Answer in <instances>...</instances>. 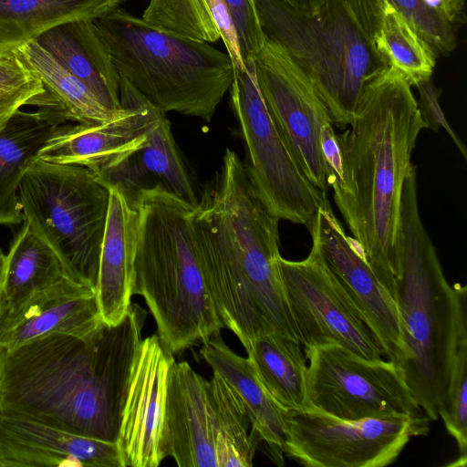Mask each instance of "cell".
Returning <instances> with one entry per match:
<instances>
[{
  "instance_id": "obj_1",
  "label": "cell",
  "mask_w": 467,
  "mask_h": 467,
  "mask_svg": "<svg viewBox=\"0 0 467 467\" xmlns=\"http://www.w3.org/2000/svg\"><path fill=\"white\" fill-rule=\"evenodd\" d=\"M146 317L131 303L119 323L87 335L53 333L0 348V414L117 442Z\"/></svg>"
},
{
  "instance_id": "obj_2",
  "label": "cell",
  "mask_w": 467,
  "mask_h": 467,
  "mask_svg": "<svg viewBox=\"0 0 467 467\" xmlns=\"http://www.w3.org/2000/svg\"><path fill=\"white\" fill-rule=\"evenodd\" d=\"M278 222L260 199L246 165L226 149L194 208L193 228L217 313L244 349L267 334L300 344L281 277Z\"/></svg>"
},
{
  "instance_id": "obj_3",
  "label": "cell",
  "mask_w": 467,
  "mask_h": 467,
  "mask_svg": "<svg viewBox=\"0 0 467 467\" xmlns=\"http://www.w3.org/2000/svg\"><path fill=\"white\" fill-rule=\"evenodd\" d=\"M411 85L388 67L366 88L348 129L338 133L342 175L330 188L368 262L396 284L403 185L427 129Z\"/></svg>"
},
{
  "instance_id": "obj_4",
  "label": "cell",
  "mask_w": 467,
  "mask_h": 467,
  "mask_svg": "<svg viewBox=\"0 0 467 467\" xmlns=\"http://www.w3.org/2000/svg\"><path fill=\"white\" fill-rule=\"evenodd\" d=\"M396 299L406 349L398 368L425 415L435 420L455 353L467 341V286L445 277L420 216L414 165L401 196Z\"/></svg>"
},
{
  "instance_id": "obj_5",
  "label": "cell",
  "mask_w": 467,
  "mask_h": 467,
  "mask_svg": "<svg viewBox=\"0 0 467 467\" xmlns=\"http://www.w3.org/2000/svg\"><path fill=\"white\" fill-rule=\"evenodd\" d=\"M136 207L133 294L143 296L162 345L179 353L223 327L199 257L195 206L155 185Z\"/></svg>"
},
{
  "instance_id": "obj_6",
  "label": "cell",
  "mask_w": 467,
  "mask_h": 467,
  "mask_svg": "<svg viewBox=\"0 0 467 467\" xmlns=\"http://www.w3.org/2000/svg\"><path fill=\"white\" fill-rule=\"evenodd\" d=\"M119 75L164 112L211 121L234 79L231 57L124 8L93 20Z\"/></svg>"
},
{
  "instance_id": "obj_7",
  "label": "cell",
  "mask_w": 467,
  "mask_h": 467,
  "mask_svg": "<svg viewBox=\"0 0 467 467\" xmlns=\"http://www.w3.org/2000/svg\"><path fill=\"white\" fill-rule=\"evenodd\" d=\"M265 36L281 44L311 79L334 126L350 125L367 86L389 66L340 0L315 13L282 0H255Z\"/></svg>"
},
{
  "instance_id": "obj_8",
  "label": "cell",
  "mask_w": 467,
  "mask_h": 467,
  "mask_svg": "<svg viewBox=\"0 0 467 467\" xmlns=\"http://www.w3.org/2000/svg\"><path fill=\"white\" fill-rule=\"evenodd\" d=\"M24 222L61 261L67 276L95 290L109 188L77 164L36 159L19 186Z\"/></svg>"
},
{
  "instance_id": "obj_9",
  "label": "cell",
  "mask_w": 467,
  "mask_h": 467,
  "mask_svg": "<svg viewBox=\"0 0 467 467\" xmlns=\"http://www.w3.org/2000/svg\"><path fill=\"white\" fill-rule=\"evenodd\" d=\"M244 65L234 70L229 91L246 148L248 174L273 215L310 232L327 193L306 178L293 158L258 88L253 59Z\"/></svg>"
},
{
  "instance_id": "obj_10",
  "label": "cell",
  "mask_w": 467,
  "mask_h": 467,
  "mask_svg": "<svg viewBox=\"0 0 467 467\" xmlns=\"http://www.w3.org/2000/svg\"><path fill=\"white\" fill-rule=\"evenodd\" d=\"M309 409L346 420L426 416L398 367L330 344L304 348Z\"/></svg>"
},
{
  "instance_id": "obj_11",
  "label": "cell",
  "mask_w": 467,
  "mask_h": 467,
  "mask_svg": "<svg viewBox=\"0 0 467 467\" xmlns=\"http://www.w3.org/2000/svg\"><path fill=\"white\" fill-rule=\"evenodd\" d=\"M283 415V453L306 467L388 466L431 423L427 416L346 420L313 409Z\"/></svg>"
},
{
  "instance_id": "obj_12",
  "label": "cell",
  "mask_w": 467,
  "mask_h": 467,
  "mask_svg": "<svg viewBox=\"0 0 467 467\" xmlns=\"http://www.w3.org/2000/svg\"><path fill=\"white\" fill-rule=\"evenodd\" d=\"M279 265L288 308L304 348L337 344L368 360L383 358L374 335L327 266L314 237L305 259L281 256Z\"/></svg>"
},
{
  "instance_id": "obj_13",
  "label": "cell",
  "mask_w": 467,
  "mask_h": 467,
  "mask_svg": "<svg viewBox=\"0 0 467 467\" xmlns=\"http://www.w3.org/2000/svg\"><path fill=\"white\" fill-rule=\"evenodd\" d=\"M252 59L258 88L293 158L306 178L327 193L321 132L333 122L319 93L278 42L266 36Z\"/></svg>"
},
{
  "instance_id": "obj_14",
  "label": "cell",
  "mask_w": 467,
  "mask_h": 467,
  "mask_svg": "<svg viewBox=\"0 0 467 467\" xmlns=\"http://www.w3.org/2000/svg\"><path fill=\"white\" fill-rule=\"evenodd\" d=\"M334 275L374 335L383 356L398 368L406 358L396 299V284L365 258L331 209L327 197L309 232Z\"/></svg>"
},
{
  "instance_id": "obj_15",
  "label": "cell",
  "mask_w": 467,
  "mask_h": 467,
  "mask_svg": "<svg viewBox=\"0 0 467 467\" xmlns=\"http://www.w3.org/2000/svg\"><path fill=\"white\" fill-rule=\"evenodd\" d=\"M172 355L158 335L140 344L117 440L123 467H157L167 457L165 410Z\"/></svg>"
},
{
  "instance_id": "obj_16",
  "label": "cell",
  "mask_w": 467,
  "mask_h": 467,
  "mask_svg": "<svg viewBox=\"0 0 467 467\" xmlns=\"http://www.w3.org/2000/svg\"><path fill=\"white\" fill-rule=\"evenodd\" d=\"M121 112L100 122L64 124L47 140L37 158L77 164L96 174L142 146L164 112L120 77Z\"/></svg>"
},
{
  "instance_id": "obj_17",
  "label": "cell",
  "mask_w": 467,
  "mask_h": 467,
  "mask_svg": "<svg viewBox=\"0 0 467 467\" xmlns=\"http://www.w3.org/2000/svg\"><path fill=\"white\" fill-rule=\"evenodd\" d=\"M0 467H123L117 442L0 414Z\"/></svg>"
},
{
  "instance_id": "obj_18",
  "label": "cell",
  "mask_w": 467,
  "mask_h": 467,
  "mask_svg": "<svg viewBox=\"0 0 467 467\" xmlns=\"http://www.w3.org/2000/svg\"><path fill=\"white\" fill-rule=\"evenodd\" d=\"M165 449L180 467H217L208 380L186 361H174L169 375Z\"/></svg>"
},
{
  "instance_id": "obj_19",
  "label": "cell",
  "mask_w": 467,
  "mask_h": 467,
  "mask_svg": "<svg viewBox=\"0 0 467 467\" xmlns=\"http://www.w3.org/2000/svg\"><path fill=\"white\" fill-rule=\"evenodd\" d=\"M103 322L95 290L65 277L0 321V348L13 349L53 333L84 336Z\"/></svg>"
},
{
  "instance_id": "obj_20",
  "label": "cell",
  "mask_w": 467,
  "mask_h": 467,
  "mask_svg": "<svg viewBox=\"0 0 467 467\" xmlns=\"http://www.w3.org/2000/svg\"><path fill=\"white\" fill-rule=\"evenodd\" d=\"M96 175L108 187H116L135 207L140 192L155 185L194 206L199 202L166 113L161 116L142 146Z\"/></svg>"
},
{
  "instance_id": "obj_21",
  "label": "cell",
  "mask_w": 467,
  "mask_h": 467,
  "mask_svg": "<svg viewBox=\"0 0 467 467\" xmlns=\"http://www.w3.org/2000/svg\"><path fill=\"white\" fill-rule=\"evenodd\" d=\"M109 202L95 294L102 320L114 325L127 314L134 283V254L138 210L116 187Z\"/></svg>"
},
{
  "instance_id": "obj_22",
  "label": "cell",
  "mask_w": 467,
  "mask_h": 467,
  "mask_svg": "<svg viewBox=\"0 0 467 467\" xmlns=\"http://www.w3.org/2000/svg\"><path fill=\"white\" fill-rule=\"evenodd\" d=\"M68 120L58 104L18 110L0 132V225L24 222L19 186L47 140Z\"/></svg>"
},
{
  "instance_id": "obj_23",
  "label": "cell",
  "mask_w": 467,
  "mask_h": 467,
  "mask_svg": "<svg viewBox=\"0 0 467 467\" xmlns=\"http://www.w3.org/2000/svg\"><path fill=\"white\" fill-rule=\"evenodd\" d=\"M200 354L236 392L251 421L252 429L266 444L270 457L283 464L285 421L282 408L259 379L253 364L232 350L220 333L202 342Z\"/></svg>"
},
{
  "instance_id": "obj_24",
  "label": "cell",
  "mask_w": 467,
  "mask_h": 467,
  "mask_svg": "<svg viewBox=\"0 0 467 467\" xmlns=\"http://www.w3.org/2000/svg\"><path fill=\"white\" fill-rule=\"evenodd\" d=\"M126 0H0V54L54 27L95 20Z\"/></svg>"
},
{
  "instance_id": "obj_25",
  "label": "cell",
  "mask_w": 467,
  "mask_h": 467,
  "mask_svg": "<svg viewBox=\"0 0 467 467\" xmlns=\"http://www.w3.org/2000/svg\"><path fill=\"white\" fill-rule=\"evenodd\" d=\"M65 277L68 276L57 255L23 222L5 254L0 284V321Z\"/></svg>"
},
{
  "instance_id": "obj_26",
  "label": "cell",
  "mask_w": 467,
  "mask_h": 467,
  "mask_svg": "<svg viewBox=\"0 0 467 467\" xmlns=\"http://www.w3.org/2000/svg\"><path fill=\"white\" fill-rule=\"evenodd\" d=\"M141 18L191 39L207 43L222 39L234 69L245 67L223 0H150Z\"/></svg>"
},
{
  "instance_id": "obj_27",
  "label": "cell",
  "mask_w": 467,
  "mask_h": 467,
  "mask_svg": "<svg viewBox=\"0 0 467 467\" xmlns=\"http://www.w3.org/2000/svg\"><path fill=\"white\" fill-rule=\"evenodd\" d=\"M245 351L262 384L282 408L309 409L301 344L267 334L255 338Z\"/></svg>"
},
{
  "instance_id": "obj_28",
  "label": "cell",
  "mask_w": 467,
  "mask_h": 467,
  "mask_svg": "<svg viewBox=\"0 0 467 467\" xmlns=\"http://www.w3.org/2000/svg\"><path fill=\"white\" fill-rule=\"evenodd\" d=\"M215 432L217 467H251L262 442L234 389L213 372L208 380Z\"/></svg>"
},
{
  "instance_id": "obj_29",
  "label": "cell",
  "mask_w": 467,
  "mask_h": 467,
  "mask_svg": "<svg viewBox=\"0 0 467 467\" xmlns=\"http://www.w3.org/2000/svg\"><path fill=\"white\" fill-rule=\"evenodd\" d=\"M36 41L80 80L104 107L112 111L122 109L120 76L111 61L84 47L65 26L46 31Z\"/></svg>"
},
{
  "instance_id": "obj_30",
  "label": "cell",
  "mask_w": 467,
  "mask_h": 467,
  "mask_svg": "<svg viewBox=\"0 0 467 467\" xmlns=\"http://www.w3.org/2000/svg\"><path fill=\"white\" fill-rule=\"evenodd\" d=\"M42 80L46 90L64 110L68 120L78 123L100 122L114 119L122 110L104 107L94 94L67 71L36 39L16 49Z\"/></svg>"
},
{
  "instance_id": "obj_31",
  "label": "cell",
  "mask_w": 467,
  "mask_h": 467,
  "mask_svg": "<svg viewBox=\"0 0 467 467\" xmlns=\"http://www.w3.org/2000/svg\"><path fill=\"white\" fill-rule=\"evenodd\" d=\"M372 44L386 64L401 73L411 86L431 79L437 54L390 2Z\"/></svg>"
},
{
  "instance_id": "obj_32",
  "label": "cell",
  "mask_w": 467,
  "mask_h": 467,
  "mask_svg": "<svg viewBox=\"0 0 467 467\" xmlns=\"http://www.w3.org/2000/svg\"><path fill=\"white\" fill-rule=\"evenodd\" d=\"M47 92L38 75L16 50L0 54V132L26 104Z\"/></svg>"
},
{
  "instance_id": "obj_33",
  "label": "cell",
  "mask_w": 467,
  "mask_h": 467,
  "mask_svg": "<svg viewBox=\"0 0 467 467\" xmlns=\"http://www.w3.org/2000/svg\"><path fill=\"white\" fill-rule=\"evenodd\" d=\"M439 417L458 447L459 457L450 465L464 467L467 460V341L462 342L455 353Z\"/></svg>"
},
{
  "instance_id": "obj_34",
  "label": "cell",
  "mask_w": 467,
  "mask_h": 467,
  "mask_svg": "<svg viewBox=\"0 0 467 467\" xmlns=\"http://www.w3.org/2000/svg\"><path fill=\"white\" fill-rule=\"evenodd\" d=\"M416 32L436 54L448 55L456 47L452 25L440 13L429 8L422 0H390Z\"/></svg>"
},
{
  "instance_id": "obj_35",
  "label": "cell",
  "mask_w": 467,
  "mask_h": 467,
  "mask_svg": "<svg viewBox=\"0 0 467 467\" xmlns=\"http://www.w3.org/2000/svg\"><path fill=\"white\" fill-rule=\"evenodd\" d=\"M223 3L244 62L260 51L266 39L255 0H223Z\"/></svg>"
},
{
  "instance_id": "obj_36",
  "label": "cell",
  "mask_w": 467,
  "mask_h": 467,
  "mask_svg": "<svg viewBox=\"0 0 467 467\" xmlns=\"http://www.w3.org/2000/svg\"><path fill=\"white\" fill-rule=\"evenodd\" d=\"M419 92L418 107L427 129L438 132L440 128L446 130L452 142L458 148L462 157L467 160V150L463 142L450 126L443 113L440 101L439 91L431 79L422 81L415 86Z\"/></svg>"
},
{
  "instance_id": "obj_37",
  "label": "cell",
  "mask_w": 467,
  "mask_h": 467,
  "mask_svg": "<svg viewBox=\"0 0 467 467\" xmlns=\"http://www.w3.org/2000/svg\"><path fill=\"white\" fill-rule=\"evenodd\" d=\"M292 8L306 13L319 11L328 0H282Z\"/></svg>"
},
{
  "instance_id": "obj_38",
  "label": "cell",
  "mask_w": 467,
  "mask_h": 467,
  "mask_svg": "<svg viewBox=\"0 0 467 467\" xmlns=\"http://www.w3.org/2000/svg\"><path fill=\"white\" fill-rule=\"evenodd\" d=\"M423 3L431 9L437 11L442 15L445 0H422ZM443 16V15H442Z\"/></svg>"
},
{
  "instance_id": "obj_39",
  "label": "cell",
  "mask_w": 467,
  "mask_h": 467,
  "mask_svg": "<svg viewBox=\"0 0 467 467\" xmlns=\"http://www.w3.org/2000/svg\"><path fill=\"white\" fill-rule=\"evenodd\" d=\"M5 261V254H4L3 250L0 248V284L2 281L3 274H4Z\"/></svg>"
}]
</instances>
